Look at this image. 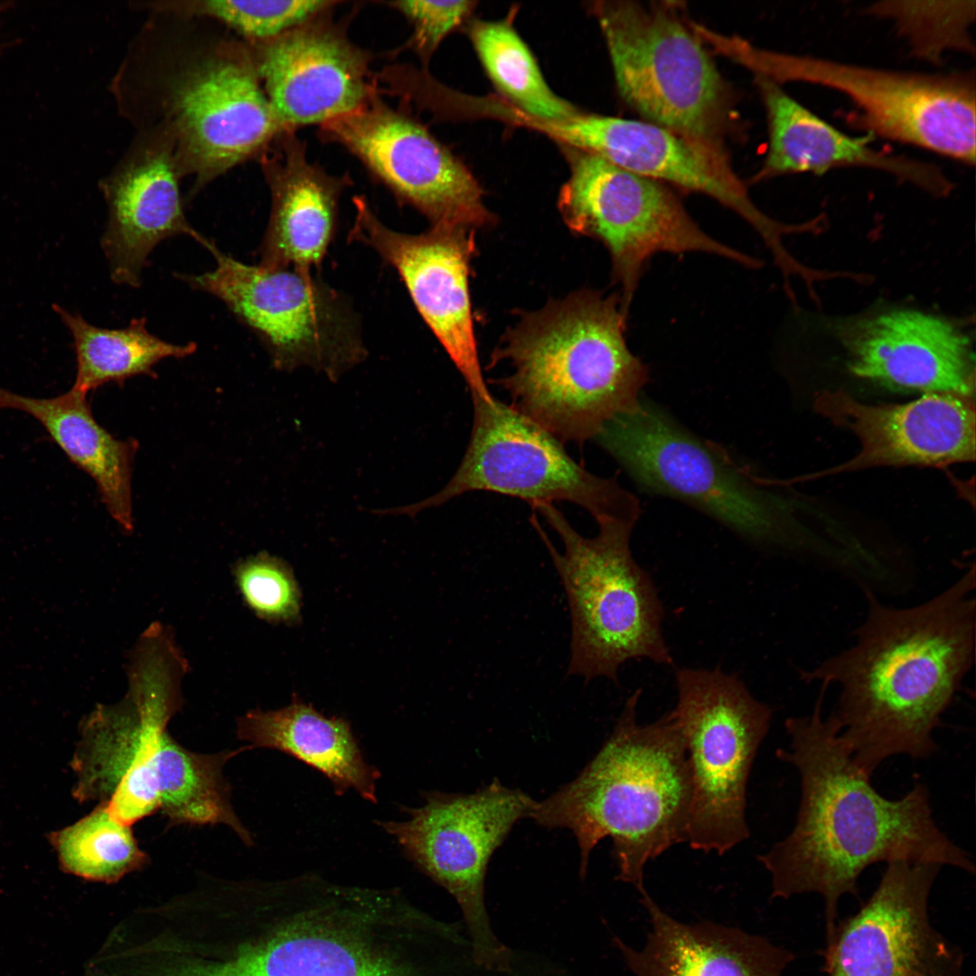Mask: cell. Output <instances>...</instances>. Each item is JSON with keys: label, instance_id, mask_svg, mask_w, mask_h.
Returning <instances> with one entry per match:
<instances>
[{"label": "cell", "instance_id": "obj_1", "mask_svg": "<svg viewBox=\"0 0 976 976\" xmlns=\"http://www.w3.org/2000/svg\"><path fill=\"white\" fill-rule=\"evenodd\" d=\"M826 689L821 685L810 715L784 722L790 746L776 755L799 773L800 806L792 831L758 860L771 877L772 898L807 893L822 898L827 935L838 922L841 897L858 896L859 878L873 864L934 863L971 874L975 867L936 824L924 784L895 800L871 785L833 713L822 716Z\"/></svg>", "mask_w": 976, "mask_h": 976}, {"label": "cell", "instance_id": "obj_2", "mask_svg": "<svg viewBox=\"0 0 976 976\" xmlns=\"http://www.w3.org/2000/svg\"><path fill=\"white\" fill-rule=\"evenodd\" d=\"M974 566L914 606L894 607L865 587L867 613L846 650L801 672L840 688L832 711L855 763L871 776L887 758L926 759L933 731L975 660Z\"/></svg>", "mask_w": 976, "mask_h": 976}, {"label": "cell", "instance_id": "obj_3", "mask_svg": "<svg viewBox=\"0 0 976 976\" xmlns=\"http://www.w3.org/2000/svg\"><path fill=\"white\" fill-rule=\"evenodd\" d=\"M188 663L171 630L151 624L135 644L128 690L86 719L76 758L78 795L99 800L122 823L161 812L170 825H226L248 846L249 831L236 814L223 768L243 746L213 754L178 743L167 726L183 704Z\"/></svg>", "mask_w": 976, "mask_h": 976}, {"label": "cell", "instance_id": "obj_4", "mask_svg": "<svg viewBox=\"0 0 976 976\" xmlns=\"http://www.w3.org/2000/svg\"><path fill=\"white\" fill-rule=\"evenodd\" d=\"M641 690L626 700L615 727L593 759L571 782L538 802L539 825L575 836L581 877L591 852L613 842L616 879L646 893L644 868L672 846L687 842L691 778L681 731L671 712L641 725Z\"/></svg>", "mask_w": 976, "mask_h": 976}, {"label": "cell", "instance_id": "obj_5", "mask_svg": "<svg viewBox=\"0 0 976 976\" xmlns=\"http://www.w3.org/2000/svg\"><path fill=\"white\" fill-rule=\"evenodd\" d=\"M619 296L581 290L528 313L492 356L511 372L499 380L516 411L562 443L596 438L635 410L648 381L629 349Z\"/></svg>", "mask_w": 976, "mask_h": 976}, {"label": "cell", "instance_id": "obj_6", "mask_svg": "<svg viewBox=\"0 0 976 976\" xmlns=\"http://www.w3.org/2000/svg\"><path fill=\"white\" fill-rule=\"evenodd\" d=\"M531 506L559 536L555 546L535 515L532 526L544 543L562 582L571 619L568 675L585 682L605 677L618 681V670L633 659L671 665L662 634V605L649 574L634 560L631 536L634 522H597L593 538L578 533L550 502Z\"/></svg>", "mask_w": 976, "mask_h": 976}, {"label": "cell", "instance_id": "obj_7", "mask_svg": "<svg viewBox=\"0 0 976 976\" xmlns=\"http://www.w3.org/2000/svg\"><path fill=\"white\" fill-rule=\"evenodd\" d=\"M595 440L645 492L683 502L760 545L803 546L784 501L722 449L641 399Z\"/></svg>", "mask_w": 976, "mask_h": 976}, {"label": "cell", "instance_id": "obj_8", "mask_svg": "<svg viewBox=\"0 0 976 976\" xmlns=\"http://www.w3.org/2000/svg\"><path fill=\"white\" fill-rule=\"evenodd\" d=\"M592 11L621 98L645 121L722 148L729 96L692 23L634 1H598Z\"/></svg>", "mask_w": 976, "mask_h": 976}, {"label": "cell", "instance_id": "obj_9", "mask_svg": "<svg viewBox=\"0 0 976 976\" xmlns=\"http://www.w3.org/2000/svg\"><path fill=\"white\" fill-rule=\"evenodd\" d=\"M728 57L778 84L799 81L836 90L877 134L967 165L975 163V81L963 73L924 74L763 50L741 38Z\"/></svg>", "mask_w": 976, "mask_h": 976}, {"label": "cell", "instance_id": "obj_10", "mask_svg": "<svg viewBox=\"0 0 976 976\" xmlns=\"http://www.w3.org/2000/svg\"><path fill=\"white\" fill-rule=\"evenodd\" d=\"M671 714L684 740L691 778L687 842L724 855L749 837L746 786L772 709L735 674L678 668Z\"/></svg>", "mask_w": 976, "mask_h": 976}, {"label": "cell", "instance_id": "obj_11", "mask_svg": "<svg viewBox=\"0 0 976 976\" xmlns=\"http://www.w3.org/2000/svg\"><path fill=\"white\" fill-rule=\"evenodd\" d=\"M561 146L569 175L559 192V211L572 231L607 249L626 317L643 270L657 253H706L760 267L757 258L707 234L664 183Z\"/></svg>", "mask_w": 976, "mask_h": 976}, {"label": "cell", "instance_id": "obj_12", "mask_svg": "<svg viewBox=\"0 0 976 976\" xmlns=\"http://www.w3.org/2000/svg\"><path fill=\"white\" fill-rule=\"evenodd\" d=\"M203 248L215 267L180 279L221 300L261 342L276 370L309 367L335 382L364 361L354 312L312 273L245 264L211 240Z\"/></svg>", "mask_w": 976, "mask_h": 976}, {"label": "cell", "instance_id": "obj_13", "mask_svg": "<svg viewBox=\"0 0 976 976\" xmlns=\"http://www.w3.org/2000/svg\"><path fill=\"white\" fill-rule=\"evenodd\" d=\"M468 446L455 474L436 494L413 504L377 510L415 516L471 492H492L535 502H568L597 522L636 523L637 498L615 479L596 475L577 464L563 443L494 397L474 398Z\"/></svg>", "mask_w": 976, "mask_h": 976}, {"label": "cell", "instance_id": "obj_14", "mask_svg": "<svg viewBox=\"0 0 976 976\" xmlns=\"http://www.w3.org/2000/svg\"><path fill=\"white\" fill-rule=\"evenodd\" d=\"M536 803L520 789L494 780L473 793L432 792L405 821H378L421 871L459 905L474 961L506 970L511 953L494 935L484 901L488 863L514 824L530 818Z\"/></svg>", "mask_w": 976, "mask_h": 976}, {"label": "cell", "instance_id": "obj_15", "mask_svg": "<svg viewBox=\"0 0 976 976\" xmlns=\"http://www.w3.org/2000/svg\"><path fill=\"white\" fill-rule=\"evenodd\" d=\"M401 202L431 226L470 230L493 223L483 191L464 162L420 122L384 103L377 91L356 109L321 125Z\"/></svg>", "mask_w": 976, "mask_h": 976}, {"label": "cell", "instance_id": "obj_16", "mask_svg": "<svg viewBox=\"0 0 976 976\" xmlns=\"http://www.w3.org/2000/svg\"><path fill=\"white\" fill-rule=\"evenodd\" d=\"M942 866L887 864L868 900L826 935L827 976H962L963 953L933 925L929 898Z\"/></svg>", "mask_w": 976, "mask_h": 976}, {"label": "cell", "instance_id": "obj_17", "mask_svg": "<svg viewBox=\"0 0 976 976\" xmlns=\"http://www.w3.org/2000/svg\"><path fill=\"white\" fill-rule=\"evenodd\" d=\"M349 239L372 249L402 278L421 317L464 378L472 399L493 398L480 364L472 317L469 269L474 230L431 226L427 232L396 231L362 196L353 198Z\"/></svg>", "mask_w": 976, "mask_h": 976}, {"label": "cell", "instance_id": "obj_18", "mask_svg": "<svg viewBox=\"0 0 976 976\" xmlns=\"http://www.w3.org/2000/svg\"><path fill=\"white\" fill-rule=\"evenodd\" d=\"M524 122L560 145L712 198L746 221L767 246L781 235L782 224L755 205L721 147L648 121L583 112L564 121Z\"/></svg>", "mask_w": 976, "mask_h": 976}, {"label": "cell", "instance_id": "obj_19", "mask_svg": "<svg viewBox=\"0 0 976 976\" xmlns=\"http://www.w3.org/2000/svg\"><path fill=\"white\" fill-rule=\"evenodd\" d=\"M813 405L860 446L846 462L801 480L883 466L941 468L975 459L974 397L932 392L905 403L869 404L840 389L818 393Z\"/></svg>", "mask_w": 976, "mask_h": 976}, {"label": "cell", "instance_id": "obj_20", "mask_svg": "<svg viewBox=\"0 0 976 976\" xmlns=\"http://www.w3.org/2000/svg\"><path fill=\"white\" fill-rule=\"evenodd\" d=\"M832 325L852 375L895 389L974 397L972 343L954 321L893 308Z\"/></svg>", "mask_w": 976, "mask_h": 976}, {"label": "cell", "instance_id": "obj_21", "mask_svg": "<svg viewBox=\"0 0 976 976\" xmlns=\"http://www.w3.org/2000/svg\"><path fill=\"white\" fill-rule=\"evenodd\" d=\"M257 72L246 60L214 58L178 79L173 117L183 149L203 177L246 159L283 131Z\"/></svg>", "mask_w": 976, "mask_h": 976}, {"label": "cell", "instance_id": "obj_22", "mask_svg": "<svg viewBox=\"0 0 976 976\" xmlns=\"http://www.w3.org/2000/svg\"><path fill=\"white\" fill-rule=\"evenodd\" d=\"M316 17L266 42L256 66L283 131L349 113L376 90L365 53Z\"/></svg>", "mask_w": 976, "mask_h": 976}, {"label": "cell", "instance_id": "obj_23", "mask_svg": "<svg viewBox=\"0 0 976 976\" xmlns=\"http://www.w3.org/2000/svg\"><path fill=\"white\" fill-rule=\"evenodd\" d=\"M766 110L769 143L760 178L786 174H822L840 167H865L889 174L934 195H947L953 184L931 164L870 145L829 124L789 96L777 82L758 76Z\"/></svg>", "mask_w": 976, "mask_h": 976}, {"label": "cell", "instance_id": "obj_24", "mask_svg": "<svg viewBox=\"0 0 976 976\" xmlns=\"http://www.w3.org/2000/svg\"><path fill=\"white\" fill-rule=\"evenodd\" d=\"M278 137L277 153L267 166L272 207L258 265L312 273L333 239L340 197L351 180L311 163L295 130Z\"/></svg>", "mask_w": 976, "mask_h": 976}, {"label": "cell", "instance_id": "obj_25", "mask_svg": "<svg viewBox=\"0 0 976 976\" xmlns=\"http://www.w3.org/2000/svg\"><path fill=\"white\" fill-rule=\"evenodd\" d=\"M181 976H411L407 968L343 921L297 915L230 961Z\"/></svg>", "mask_w": 976, "mask_h": 976}, {"label": "cell", "instance_id": "obj_26", "mask_svg": "<svg viewBox=\"0 0 976 976\" xmlns=\"http://www.w3.org/2000/svg\"><path fill=\"white\" fill-rule=\"evenodd\" d=\"M652 928L642 949L614 942L635 976H783L794 956L766 938L712 922L684 924L646 892Z\"/></svg>", "mask_w": 976, "mask_h": 976}, {"label": "cell", "instance_id": "obj_27", "mask_svg": "<svg viewBox=\"0 0 976 976\" xmlns=\"http://www.w3.org/2000/svg\"><path fill=\"white\" fill-rule=\"evenodd\" d=\"M103 189L108 217L101 248L117 285L140 286L148 257L162 241L188 235L202 246L207 239L186 220L176 174L164 155L128 167Z\"/></svg>", "mask_w": 976, "mask_h": 976}, {"label": "cell", "instance_id": "obj_28", "mask_svg": "<svg viewBox=\"0 0 976 976\" xmlns=\"http://www.w3.org/2000/svg\"><path fill=\"white\" fill-rule=\"evenodd\" d=\"M237 735L249 750H278L314 768L332 783L337 795L352 789L377 802L380 774L366 762L350 723L321 714L297 695L278 709L248 711L238 718Z\"/></svg>", "mask_w": 976, "mask_h": 976}, {"label": "cell", "instance_id": "obj_29", "mask_svg": "<svg viewBox=\"0 0 976 976\" xmlns=\"http://www.w3.org/2000/svg\"><path fill=\"white\" fill-rule=\"evenodd\" d=\"M0 408L34 418L70 460L96 483L108 513L126 532L134 528L132 465L137 441L114 437L94 418L87 395L70 389L34 399L0 389Z\"/></svg>", "mask_w": 976, "mask_h": 976}, {"label": "cell", "instance_id": "obj_30", "mask_svg": "<svg viewBox=\"0 0 976 976\" xmlns=\"http://www.w3.org/2000/svg\"><path fill=\"white\" fill-rule=\"evenodd\" d=\"M54 309L73 339L77 372L71 389L84 395L107 383L123 384L139 375L153 377L159 361L183 359L197 349L193 342L176 344L151 333L145 317L134 318L123 328L108 329L59 305Z\"/></svg>", "mask_w": 976, "mask_h": 976}, {"label": "cell", "instance_id": "obj_31", "mask_svg": "<svg viewBox=\"0 0 976 976\" xmlns=\"http://www.w3.org/2000/svg\"><path fill=\"white\" fill-rule=\"evenodd\" d=\"M474 51L487 76L521 111V117L558 122L581 113L547 83L528 45L506 20H476L469 28Z\"/></svg>", "mask_w": 976, "mask_h": 976}, {"label": "cell", "instance_id": "obj_32", "mask_svg": "<svg viewBox=\"0 0 976 976\" xmlns=\"http://www.w3.org/2000/svg\"><path fill=\"white\" fill-rule=\"evenodd\" d=\"M58 851L70 873L107 883L144 868L150 860L131 826L115 818L103 802L60 832Z\"/></svg>", "mask_w": 976, "mask_h": 976}, {"label": "cell", "instance_id": "obj_33", "mask_svg": "<svg viewBox=\"0 0 976 976\" xmlns=\"http://www.w3.org/2000/svg\"><path fill=\"white\" fill-rule=\"evenodd\" d=\"M975 1H881L869 14L892 20L919 58L939 61L949 50L974 52L969 34Z\"/></svg>", "mask_w": 976, "mask_h": 976}, {"label": "cell", "instance_id": "obj_34", "mask_svg": "<svg viewBox=\"0 0 976 976\" xmlns=\"http://www.w3.org/2000/svg\"><path fill=\"white\" fill-rule=\"evenodd\" d=\"M246 605L268 623L301 621V592L291 567L265 551L238 561L232 568Z\"/></svg>", "mask_w": 976, "mask_h": 976}, {"label": "cell", "instance_id": "obj_35", "mask_svg": "<svg viewBox=\"0 0 976 976\" xmlns=\"http://www.w3.org/2000/svg\"><path fill=\"white\" fill-rule=\"evenodd\" d=\"M333 4L316 0H215L202 3L200 8L247 37L267 42L318 16Z\"/></svg>", "mask_w": 976, "mask_h": 976}, {"label": "cell", "instance_id": "obj_36", "mask_svg": "<svg viewBox=\"0 0 976 976\" xmlns=\"http://www.w3.org/2000/svg\"><path fill=\"white\" fill-rule=\"evenodd\" d=\"M410 23L408 45L427 64L442 41L473 14L476 2L403 0L389 3Z\"/></svg>", "mask_w": 976, "mask_h": 976}, {"label": "cell", "instance_id": "obj_37", "mask_svg": "<svg viewBox=\"0 0 976 976\" xmlns=\"http://www.w3.org/2000/svg\"><path fill=\"white\" fill-rule=\"evenodd\" d=\"M1 7H2V6H0V10H1Z\"/></svg>", "mask_w": 976, "mask_h": 976}, {"label": "cell", "instance_id": "obj_38", "mask_svg": "<svg viewBox=\"0 0 976 976\" xmlns=\"http://www.w3.org/2000/svg\"><path fill=\"white\" fill-rule=\"evenodd\" d=\"M1 389V388H0Z\"/></svg>", "mask_w": 976, "mask_h": 976}]
</instances>
